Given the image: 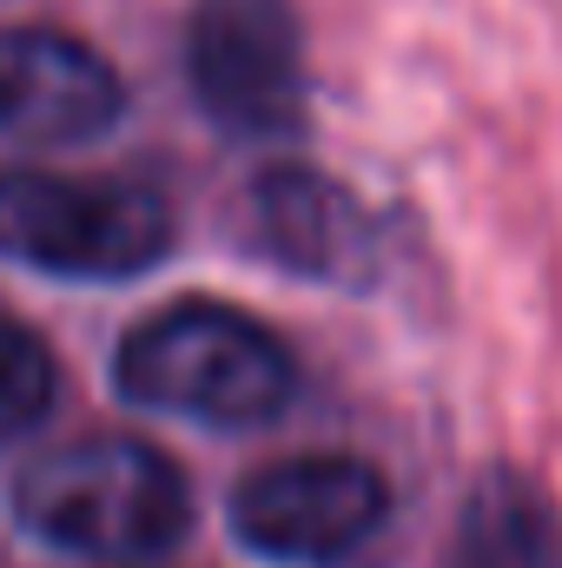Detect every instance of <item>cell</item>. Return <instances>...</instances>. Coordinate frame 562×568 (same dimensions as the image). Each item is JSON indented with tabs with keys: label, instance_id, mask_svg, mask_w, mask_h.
<instances>
[{
	"label": "cell",
	"instance_id": "3957f363",
	"mask_svg": "<svg viewBox=\"0 0 562 568\" xmlns=\"http://www.w3.org/2000/svg\"><path fill=\"white\" fill-rule=\"evenodd\" d=\"M172 252V205L133 179L0 172V258L47 278H140Z\"/></svg>",
	"mask_w": 562,
	"mask_h": 568
},
{
	"label": "cell",
	"instance_id": "277c9868",
	"mask_svg": "<svg viewBox=\"0 0 562 568\" xmlns=\"http://www.w3.org/2000/svg\"><path fill=\"white\" fill-rule=\"evenodd\" d=\"M185 80L212 126L239 140H291L311 106L298 7L291 0H192Z\"/></svg>",
	"mask_w": 562,
	"mask_h": 568
},
{
	"label": "cell",
	"instance_id": "9c48e42d",
	"mask_svg": "<svg viewBox=\"0 0 562 568\" xmlns=\"http://www.w3.org/2000/svg\"><path fill=\"white\" fill-rule=\"evenodd\" d=\"M53 397H60V364H53V351H47L27 324L0 317V449L47 424Z\"/></svg>",
	"mask_w": 562,
	"mask_h": 568
},
{
	"label": "cell",
	"instance_id": "52a82bcc",
	"mask_svg": "<svg viewBox=\"0 0 562 568\" xmlns=\"http://www.w3.org/2000/svg\"><path fill=\"white\" fill-rule=\"evenodd\" d=\"M245 232L252 252L291 278L338 291H364L378 278V219L318 165H265L245 185Z\"/></svg>",
	"mask_w": 562,
	"mask_h": 568
},
{
	"label": "cell",
	"instance_id": "ba28073f",
	"mask_svg": "<svg viewBox=\"0 0 562 568\" xmlns=\"http://www.w3.org/2000/svg\"><path fill=\"white\" fill-rule=\"evenodd\" d=\"M450 568H562L556 496L510 463L483 469L456 509Z\"/></svg>",
	"mask_w": 562,
	"mask_h": 568
},
{
	"label": "cell",
	"instance_id": "6da1fadb",
	"mask_svg": "<svg viewBox=\"0 0 562 568\" xmlns=\"http://www.w3.org/2000/svg\"><path fill=\"white\" fill-rule=\"evenodd\" d=\"M113 390L140 410L259 429L298 397V357L272 324L219 297H172L113 351Z\"/></svg>",
	"mask_w": 562,
	"mask_h": 568
},
{
	"label": "cell",
	"instance_id": "7a4b0ae2",
	"mask_svg": "<svg viewBox=\"0 0 562 568\" xmlns=\"http://www.w3.org/2000/svg\"><path fill=\"white\" fill-rule=\"evenodd\" d=\"M13 516L60 556L152 562L185 542L192 489L179 463L140 436H80L20 469Z\"/></svg>",
	"mask_w": 562,
	"mask_h": 568
},
{
	"label": "cell",
	"instance_id": "8992f818",
	"mask_svg": "<svg viewBox=\"0 0 562 568\" xmlns=\"http://www.w3.org/2000/svg\"><path fill=\"white\" fill-rule=\"evenodd\" d=\"M127 113L113 60L67 27H0V133L27 145L107 140Z\"/></svg>",
	"mask_w": 562,
	"mask_h": 568
},
{
	"label": "cell",
	"instance_id": "5b68a950",
	"mask_svg": "<svg viewBox=\"0 0 562 568\" xmlns=\"http://www.w3.org/2000/svg\"><path fill=\"white\" fill-rule=\"evenodd\" d=\"M391 516V483L378 463L351 456V449H311V456H279L265 469H252L232 489V536L291 568H331L358 556Z\"/></svg>",
	"mask_w": 562,
	"mask_h": 568
}]
</instances>
